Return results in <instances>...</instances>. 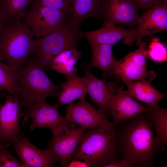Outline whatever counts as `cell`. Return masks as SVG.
I'll list each match as a JSON object with an SVG mask.
<instances>
[{
    "label": "cell",
    "instance_id": "5b68a950",
    "mask_svg": "<svg viewBox=\"0 0 167 167\" xmlns=\"http://www.w3.org/2000/svg\"><path fill=\"white\" fill-rule=\"evenodd\" d=\"M34 36L22 22L4 25L0 30V61L16 69L27 61Z\"/></svg>",
    "mask_w": 167,
    "mask_h": 167
},
{
    "label": "cell",
    "instance_id": "ac0fdd59",
    "mask_svg": "<svg viewBox=\"0 0 167 167\" xmlns=\"http://www.w3.org/2000/svg\"><path fill=\"white\" fill-rule=\"evenodd\" d=\"M89 43L92 57L89 64H86V66L100 70L103 73L104 78L113 77V71L118 61L115 59L113 55V46L105 44Z\"/></svg>",
    "mask_w": 167,
    "mask_h": 167
},
{
    "label": "cell",
    "instance_id": "7c38bea8",
    "mask_svg": "<svg viewBox=\"0 0 167 167\" xmlns=\"http://www.w3.org/2000/svg\"><path fill=\"white\" fill-rule=\"evenodd\" d=\"M135 33L131 40L130 46L134 41L139 46L143 38L147 36L167 30V2L160 0L146 10L139 16L137 21Z\"/></svg>",
    "mask_w": 167,
    "mask_h": 167
},
{
    "label": "cell",
    "instance_id": "ffe728a7",
    "mask_svg": "<svg viewBox=\"0 0 167 167\" xmlns=\"http://www.w3.org/2000/svg\"><path fill=\"white\" fill-rule=\"evenodd\" d=\"M127 87L125 92L133 98L147 104L157 103L165 96L147 81H127L123 82Z\"/></svg>",
    "mask_w": 167,
    "mask_h": 167
},
{
    "label": "cell",
    "instance_id": "83f0119b",
    "mask_svg": "<svg viewBox=\"0 0 167 167\" xmlns=\"http://www.w3.org/2000/svg\"><path fill=\"white\" fill-rule=\"evenodd\" d=\"M7 147L0 143V167H25L8 150Z\"/></svg>",
    "mask_w": 167,
    "mask_h": 167
},
{
    "label": "cell",
    "instance_id": "3957f363",
    "mask_svg": "<svg viewBox=\"0 0 167 167\" xmlns=\"http://www.w3.org/2000/svg\"><path fill=\"white\" fill-rule=\"evenodd\" d=\"M121 159L116 128L106 130L95 127L86 130L70 161L83 160L89 167H99Z\"/></svg>",
    "mask_w": 167,
    "mask_h": 167
},
{
    "label": "cell",
    "instance_id": "4316f807",
    "mask_svg": "<svg viewBox=\"0 0 167 167\" xmlns=\"http://www.w3.org/2000/svg\"><path fill=\"white\" fill-rule=\"evenodd\" d=\"M32 4L55 8L66 13L70 11L73 0H33Z\"/></svg>",
    "mask_w": 167,
    "mask_h": 167
},
{
    "label": "cell",
    "instance_id": "6da1fadb",
    "mask_svg": "<svg viewBox=\"0 0 167 167\" xmlns=\"http://www.w3.org/2000/svg\"><path fill=\"white\" fill-rule=\"evenodd\" d=\"M116 125V124H115ZM118 148L121 158L134 167L153 166L156 154L164 151L154 135L148 112L116 125Z\"/></svg>",
    "mask_w": 167,
    "mask_h": 167
},
{
    "label": "cell",
    "instance_id": "30bf717a",
    "mask_svg": "<svg viewBox=\"0 0 167 167\" xmlns=\"http://www.w3.org/2000/svg\"><path fill=\"white\" fill-rule=\"evenodd\" d=\"M4 97L5 103L0 107V143L8 147L24 136V133L19 124L22 112L19 98L6 92Z\"/></svg>",
    "mask_w": 167,
    "mask_h": 167
},
{
    "label": "cell",
    "instance_id": "8fae6325",
    "mask_svg": "<svg viewBox=\"0 0 167 167\" xmlns=\"http://www.w3.org/2000/svg\"><path fill=\"white\" fill-rule=\"evenodd\" d=\"M103 24L119 25L133 29L139 17V9L132 0H101Z\"/></svg>",
    "mask_w": 167,
    "mask_h": 167
},
{
    "label": "cell",
    "instance_id": "f546056e",
    "mask_svg": "<svg viewBox=\"0 0 167 167\" xmlns=\"http://www.w3.org/2000/svg\"><path fill=\"white\" fill-rule=\"evenodd\" d=\"M103 167H134L130 162L123 159L117 162H113L104 165Z\"/></svg>",
    "mask_w": 167,
    "mask_h": 167
},
{
    "label": "cell",
    "instance_id": "52a82bcc",
    "mask_svg": "<svg viewBox=\"0 0 167 167\" xmlns=\"http://www.w3.org/2000/svg\"><path fill=\"white\" fill-rule=\"evenodd\" d=\"M68 15L59 10L32 4L22 22L39 38L58 29L66 22Z\"/></svg>",
    "mask_w": 167,
    "mask_h": 167
},
{
    "label": "cell",
    "instance_id": "7a4b0ae2",
    "mask_svg": "<svg viewBox=\"0 0 167 167\" xmlns=\"http://www.w3.org/2000/svg\"><path fill=\"white\" fill-rule=\"evenodd\" d=\"M16 70L17 92L20 106L24 109L21 113L24 125L28 122L33 105L49 97L56 96L61 84H54L44 71L28 61Z\"/></svg>",
    "mask_w": 167,
    "mask_h": 167
},
{
    "label": "cell",
    "instance_id": "5bb4252c",
    "mask_svg": "<svg viewBox=\"0 0 167 167\" xmlns=\"http://www.w3.org/2000/svg\"><path fill=\"white\" fill-rule=\"evenodd\" d=\"M87 129L81 126L53 135L47 142V149L62 167H66Z\"/></svg>",
    "mask_w": 167,
    "mask_h": 167
},
{
    "label": "cell",
    "instance_id": "4fadbf2b",
    "mask_svg": "<svg viewBox=\"0 0 167 167\" xmlns=\"http://www.w3.org/2000/svg\"><path fill=\"white\" fill-rule=\"evenodd\" d=\"M66 109V118L86 129L98 127L111 130L116 128L113 122L109 120L98 109L94 108L85 99L76 104H68Z\"/></svg>",
    "mask_w": 167,
    "mask_h": 167
},
{
    "label": "cell",
    "instance_id": "f1b7e54d",
    "mask_svg": "<svg viewBox=\"0 0 167 167\" xmlns=\"http://www.w3.org/2000/svg\"><path fill=\"white\" fill-rule=\"evenodd\" d=\"M160 0H132L139 9L147 10Z\"/></svg>",
    "mask_w": 167,
    "mask_h": 167
},
{
    "label": "cell",
    "instance_id": "cb8c5ba5",
    "mask_svg": "<svg viewBox=\"0 0 167 167\" xmlns=\"http://www.w3.org/2000/svg\"><path fill=\"white\" fill-rule=\"evenodd\" d=\"M81 54L77 47L67 49L53 59L50 65L51 70L66 75L76 73L77 69L75 66Z\"/></svg>",
    "mask_w": 167,
    "mask_h": 167
},
{
    "label": "cell",
    "instance_id": "603a6c76",
    "mask_svg": "<svg viewBox=\"0 0 167 167\" xmlns=\"http://www.w3.org/2000/svg\"><path fill=\"white\" fill-rule=\"evenodd\" d=\"M144 104L148 109V116L155 131V136L165 147L167 145V109L160 106L159 103Z\"/></svg>",
    "mask_w": 167,
    "mask_h": 167
},
{
    "label": "cell",
    "instance_id": "d6986e66",
    "mask_svg": "<svg viewBox=\"0 0 167 167\" xmlns=\"http://www.w3.org/2000/svg\"><path fill=\"white\" fill-rule=\"evenodd\" d=\"M66 81L61 84L62 90L58 93V101L55 104L58 107L73 101L85 99L87 94L84 82L76 73L66 76Z\"/></svg>",
    "mask_w": 167,
    "mask_h": 167
},
{
    "label": "cell",
    "instance_id": "836d02e7",
    "mask_svg": "<svg viewBox=\"0 0 167 167\" xmlns=\"http://www.w3.org/2000/svg\"><path fill=\"white\" fill-rule=\"evenodd\" d=\"M1 135H0V138H1Z\"/></svg>",
    "mask_w": 167,
    "mask_h": 167
},
{
    "label": "cell",
    "instance_id": "484cf974",
    "mask_svg": "<svg viewBox=\"0 0 167 167\" xmlns=\"http://www.w3.org/2000/svg\"><path fill=\"white\" fill-rule=\"evenodd\" d=\"M147 56L156 62H164L167 59V49L159 38L155 37L151 39L147 48Z\"/></svg>",
    "mask_w": 167,
    "mask_h": 167
},
{
    "label": "cell",
    "instance_id": "7402d4cb",
    "mask_svg": "<svg viewBox=\"0 0 167 167\" xmlns=\"http://www.w3.org/2000/svg\"><path fill=\"white\" fill-rule=\"evenodd\" d=\"M33 0H2L0 13L4 25L21 22L27 13V9Z\"/></svg>",
    "mask_w": 167,
    "mask_h": 167
},
{
    "label": "cell",
    "instance_id": "277c9868",
    "mask_svg": "<svg viewBox=\"0 0 167 167\" xmlns=\"http://www.w3.org/2000/svg\"><path fill=\"white\" fill-rule=\"evenodd\" d=\"M82 37L79 27L67 20L58 29L33 40L27 61L34 63L45 72L51 70L53 59L64 50L77 47Z\"/></svg>",
    "mask_w": 167,
    "mask_h": 167
},
{
    "label": "cell",
    "instance_id": "8992f818",
    "mask_svg": "<svg viewBox=\"0 0 167 167\" xmlns=\"http://www.w3.org/2000/svg\"><path fill=\"white\" fill-rule=\"evenodd\" d=\"M138 46L118 61L113 71V76L118 77L122 82L144 80L151 82L156 78L154 71L147 70V43L142 41Z\"/></svg>",
    "mask_w": 167,
    "mask_h": 167
},
{
    "label": "cell",
    "instance_id": "9a60e30c",
    "mask_svg": "<svg viewBox=\"0 0 167 167\" xmlns=\"http://www.w3.org/2000/svg\"><path fill=\"white\" fill-rule=\"evenodd\" d=\"M19 159L26 167H52L57 161L47 149L41 150L33 144L28 137L24 136L11 144Z\"/></svg>",
    "mask_w": 167,
    "mask_h": 167
},
{
    "label": "cell",
    "instance_id": "9c48e42d",
    "mask_svg": "<svg viewBox=\"0 0 167 167\" xmlns=\"http://www.w3.org/2000/svg\"><path fill=\"white\" fill-rule=\"evenodd\" d=\"M82 67L84 75L82 78L87 93L101 113L108 118L111 116L109 110L111 100L117 91L123 87L120 81L121 79L116 76L115 80L109 81L100 79L94 75L85 64H83Z\"/></svg>",
    "mask_w": 167,
    "mask_h": 167
},
{
    "label": "cell",
    "instance_id": "e0dca14e",
    "mask_svg": "<svg viewBox=\"0 0 167 167\" xmlns=\"http://www.w3.org/2000/svg\"><path fill=\"white\" fill-rule=\"evenodd\" d=\"M82 37L89 43L105 44L113 46L124 39L123 43L130 45L135 33V28L126 29L122 26L103 24L99 29L88 32L81 31Z\"/></svg>",
    "mask_w": 167,
    "mask_h": 167
},
{
    "label": "cell",
    "instance_id": "e575fe53",
    "mask_svg": "<svg viewBox=\"0 0 167 167\" xmlns=\"http://www.w3.org/2000/svg\"><path fill=\"white\" fill-rule=\"evenodd\" d=\"M167 2V0H165Z\"/></svg>",
    "mask_w": 167,
    "mask_h": 167
},
{
    "label": "cell",
    "instance_id": "d6a6232c",
    "mask_svg": "<svg viewBox=\"0 0 167 167\" xmlns=\"http://www.w3.org/2000/svg\"><path fill=\"white\" fill-rule=\"evenodd\" d=\"M6 92L5 91H0V100L2 97H4L5 94ZM2 104L0 103V107Z\"/></svg>",
    "mask_w": 167,
    "mask_h": 167
},
{
    "label": "cell",
    "instance_id": "d590c367",
    "mask_svg": "<svg viewBox=\"0 0 167 167\" xmlns=\"http://www.w3.org/2000/svg\"><path fill=\"white\" fill-rule=\"evenodd\" d=\"M1 0H0V1Z\"/></svg>",
    "mask_w": 167,
    "mask_h": 167
},
{
    "label": "cell",
    "instance_id": "2e32d148",
    "mask_svg": "<svg viewBox=\"0 0 167 167\" xmlns=\"http://www.w3.org/2000/svg\"><path fill=\"white\" fill-rule=\"evenodd\" d=\"M109 110L113 122L116 125L148 112V109L144 103L139 104L122 87L113 96L109 103Z\"/></svg>",
    "mask_w": 167,
    "mask_h": 167
},
{
    "label": "cell",
    "instance_id": "ba28073f",
    "mask_svg": "<svg viewBox=\"0 0 167 167\" xmlns=\"http://www.w3.org/2000/svg\"><path fill=\"white\" fill-rule=\"evenodd\" d=\"M55 104L50 105L41 100L36 102L32 108L30 117L32 121L29 129L44 128L50 129L53 135L67 132L76 127V124L63 116Z\"/></svg>",
    "mask_w": 167,
    "mask_h": 167
},
{
    "label": "cell",
    "instance_id": "d4e9b609",
    "mask_svg": "<svg viewBox=\"0 0 167 167\" xmlns=\"http://www.w3.org/2000/svg\"><path fill=\"white\" fill-rule=\"evenodd\" d=\"M16 70L0 61V91H5L18 98Z\"/></svg>",
    "mask_w": 167,
    "mask_h": 167
},
{
    "label": "cell",
    "instance_id": "44dd1931",
    "mask_svg": "<svg viewBox=\"0 0 167 167\" xmlns=\"http://www.w3.org/2000/svg\"><path fill=\"white\" fill-rule=\"evenodd\" d=\"M101 0H73L67 20L79 27L85 19L90 17L100 18Z\"/></svg>",
    "mask_w": 167,
    "mask_h": 167
},
{
    "label": "cell",
    "instance_id": "1f68e13d",
    "mask_svg": "<svg viewBox=\"0 0 167 167\" xmlns=\"http://www.w3.org/2000/svg\"><path fill=\"white\" fill-rule=\"evenodd\" d=\"M3 25L4 23L3 20L0 13V30L2 28Z\"/></svg>",
    "mask_w": 167,
    "mask_h": 167
},
{
    "label": "cell",
    "instance_id": "4dcf8cb0",
    "mask_svg": "<svg viewBox=\"0 0 167 167\" xmlns=\"http://www.w3.org/2000/svg\"><path fill=\"white\" fill-rule=\"evenodd\" d=\"M89 167L88 164L84 161L74 160L70 161L66 167Z\"/></svg>",
    "mask_w": 167,
    "mask_h": 167
}]
</instances>
